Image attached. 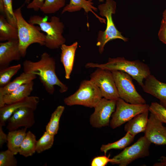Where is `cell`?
<instances>
[{
	"label": "cell",
	"mask_w": 166,
	"mask_h": 166,
	"mask_svg": "<svg viewBox=\"0 0 166 166\" xmlns=\"http://www.w3.org/2000/svg\"><path fill=\"white\" fill-rule=\"evenodd\" d=\"M163 17L162 20L166 22V9L164 10L163 13Z\"/></svg>",
	"instance_id": "cell-39"
},
{
	"label": "cell",
	"mask_w": 166,
	"mask_h": 166,
	"mask_svg": "<svg viewBox=\"0 0 166 166\" xmlns=\"http://www.w3.org/2000/svg\"><path fill=\"white\" fill-rule=\"evenodd\" d=\"M54 136L45 131L37 141L36 152L40 153L50 149L53 144Z\"/></svg>",
	"instance_id": "cell-28"
},
{
	"label": "cell",
	"mask_w": 166,
	"mask_h": 166,
	"mask_svg": "<svg viewBox=\"0 0 166 166\" xmlns=\"http://www.w3.org/2000/svg\"><path fill=\"white\" fill-rule=\"evenodd\" d=\"M154 166H166V156H162L159 162L155 163Z\"/></svg>",
	"instance_id": "cell-37"
},
{
	"label": "cell",
	"mask_w": 166,
	"mask_h": 166,
	"mask_svg": "<svg viewBox=\"0 0 166 166\" xmlns=\"http://www.w3.org/2000/svg\"><path fill=\"white\" fill-rule=\"evenodd\" d=\"M149 107L146 103L130 104L120 98L116 101L115 110L112 115L110 126L113 129L119 127L137 115L149 110Z\"/></svg>",
	"instance_id": "cell-9"
},
{
	"label": "cell",
	"mask_w": 166,
	"mask_h": 166,
	"mask_svg": "<svg viewBox=\"0 0 166 166\" xmlns=\"http://www.w3.org/2000/svg\"><path fill=\"white\" fill-rule=\"evenodd\" d=\"M149 111L162 123L166 124V108L156 102L149 105Z\"/></svg>",
	"instance_id": "cell-30"
},
{
	"label": "cell",
	"mask_w": 166,
	"mask_h": 166,
	"mask_svg": "<svg viewBox=\"0 0 166 166\" xmlns=\"http://www.w3.org/2000/svg\"><path fill=\"white\" fill-rule=\"evenodd\" d=\"M148 112L149 110L139 114L127 122L124 127L125 131L134 136L144 132L148 124Z\"/></svg>",
	"instance_id": "cell-20"
},
{
	"label": "cell",
	"mask_w": 166,
	"mask_h": 166,
	"mask_svg": "<svg viewBox=\"0 0 166 166\" xmlns=\"http://www.w3.org/2000/svg\"><path fill=\"white\" fill-rule=\"evenodd\" d=\"M15 155L8 149L0 152V166H16L18 161Z\"/></svg>",
	"instance_id": "cell-31"
},
{
	"label": "cell",
	"mask_w": 166,
	"mask_h": 166,
	"mask_svg": "<svg viewBox=\"0 0 166 166\" xmlns=\"http://www.w3.org/2000/svg\"><path fill=\"white\" fill-rule=\"evenodd\" d=\"M83 9L88 14L89 12H92L102 23H106V20L99 16L94 11L98 9L93 6L92 0H70L69 4L65 6L61 12V14L66 12H73Z\"/></svg>",
	"instance_id": "cell-18"
},
{
	"label": "cell",
	"mask_w": 166,
	"mask_h": 166,
	"mask_svg": "<svg viewBox=\"0 0 166 166\" xmlns=\"http://www.w3.org/2000/svg\"><path fill=\"white\" fill-rule=\"evenodd\" d=\"M135 136L127 132L124 136L120 140L113 143L102 145L100 148L101 151L105 154L108 151L112 149L124 148L133 141Z\"/></svg>",
	"instance_id": "cell-25"
},
{
	"label": "cell",
	"mask_w": 166,
	"mask_h": 166,
	"mask_svg": "<svg viewBox=\"0 0 166 166\" xmlns=\"http://www.w3.org/2000/svg\"><path fill=\"white\" fill-rule=\"evenodd\" d=\"M158 35L159 39L166 45V22L162 20Z\"/></svg>",
	"instance_id": "cell-35"
},
{
	"label": "cell",
	"mask_w": 166,
	"mask_h": 166,
	"mask_svg": "<svg viewBox=\"0 0 166 166\" xmlns=\"http://www.w3.org/2000/svg\"><path fill=\"white\" fill-rule=\"evenodd\" d=\"M5 16L7 21L17 28V20L12 7V0H3Z\"/></svg>",
	"instance_id": "cell-32"
},
{
	"label": "cell",
	"mask_w": 166,
	"mask_h": 166,
	"mask_svg": "<svg viewBox=\"0 0 166 166\" xmlns=\"http://www.w3.org/2000/svg\"><path fill=\"white\" fill-rule=\"evenodd\" d=\"M18 40L16 27L10 23L3 15H0V41Z\"/></svg>",
	"instance_id": "cell-23"
},
{
	"label": "cell",
	"mask_w": 166,
	"mask_h": 166,
	"mask_svg": "<svg viewBox=\"0 0 166 166\" xmlns=\"http://www.w3.org/2000/svg\"><path fill=\"white\" fill-rule=\"evenodd\" d=\"M151 143L144 136L139 138L132 145L125 148L121 152L112 158V164L126 166L136 160L149 155Z\"/></svg>",
	"instance_id": "cell-8"
},
{
	"label": "cell",
	"mask_w": 166,
	"mask_h": 166,
	"mask_svg": "<svg viewBox=\"0 0 166 166\" xmlns=\"http://www.w3.org/2000/svg\"><path fill=\"white\" fill-rule=\"evenodd\" d=\"M2 127L0 125V148H2L4 144L7 143V135L5 134L2 129Z\"/></svg>",
	"instance_id": "cell-36"
},
{
	"label": "cell",
	"mask_w": 166,
	"mask_h": 166,
	"mask_svg": "<svg viewBox=\"0 0 166 166\" xmlns=\"http://www.w3.org/2000/svg\"><path fill=\"white\" fill-rule=\"evenodd\" d=\"M112 159L105 156H98L94 158L92 160L91 166H105L109 162L111 163Z\"/></svg>",
	"instance_id": "cell-33"
},
{
	"label": "cell",
	"mask_w": 166,
	"mask_h": 166,
	"mask_svg": "<svg viewBox=\"0 0 166 166\" xmlns=\"http://www.w3.org/2000/svg\"><path fill=\"white\" fill-rule=\"evenodd\" d=\"M28 22L33 25H37L41 30L46 34L45 45L51 49L60 48L66 40L63 35L65 26L60 18L56 16L51 17L50 21L38 15L31 16Z\"/></svg>",
	"instance_id": "cell-4"
},
{
	"label": "cell",
	"mask_w": 166,
	"mask_h": 166,
	"mask_svg": "<svg viewBox=\"0 0 166 166\" xmlns=\"http://www.w3.org/2000/svg\"><path fill=\"white\" fill-rule=\"evenodd\" d=\"M23 72L38 75L40 81L49 93H53L54 86L59 88L61 93L68 90V87L59 79L56 73V62L53 58L46 52L43 53L38 61L26 60L23 62Z\"/></svg>",
	"instance_id": "cell-1"
},
{
	"label": "cell",
	"mask_w": 166,
	"mask_h": 166,
	"mask_svg": "<svg viewBox=\"0 0 166 166\" xmlns=\"http://www.w3.org/2000/svg\"><path fill=\"white\" fill-rule=\"evenodd\" d=\"M34 111L28 107H22L17 109L7 120L6 129L11 131L22 127L27 128H31L35 122Z\"/></svg>",
	"instance_id": "cell-12"
},
{
	"label": "cell",
	"mask_w": 166,
	"mask_h": 166,
	"mask_svg": "<svg viewBox=\"0 0 166 166\" xmlns=\"http://www.w3.org/2000/svg\"><path fill=\"white\" fill-rule=\"evenodd\" d=\"M45 0H33L27 6L29 9H33L35 11H38L43 6Z\"/></svg>",
	"instance_id": "cell-34"
},
{
	"label": "cell",
	"mask_w": 166,
	"mask_h": 166,
	"mask_svg": "<svg viewBox=\"0 0 166 166\" xmlns=\"http://www.w3.org/2000/svg\"><path fill=\"white\" fill-rule=\"evenodd\" d=\"M37 141L35 135L30 131H28L21 145L18 153L26 158L32 156L36 152Z\"/></svg>",
	"instance_id": "cell-24"
},
{
	"label": "cell",
	"mask_w": 166,
	"mask_h": 166,
	"mask_svg": "<svg viewBox=\"0 0 166 166\" xmlns=\"http://www.w3.org/2000/svg\"><path fill=\"white\" fill-rule=\"evenodd\" d=\"M21 57L18 40L0 43V69L8 67L11 61H19Z\"/></svg>",
	"instance_id": "cell-15"
},
{
	"label": "cell",
	"mask_w": 166,
	"mask_h": 166,
	"mask_svg": "<svg viewBox=\"0 0 166 166\" xmlns=\"http://www.w3.org/2000/svg\"><path fill=\"white\" fill-rule=\"evenodd\" d=\"M37 78V75L23 72L13 81L0 87V100L6 95L11 92L21 85L28 83Z\"/></svg>",
	"instance_id": "cell-21"
},
{
	"label": "cell",
	"mask_w": 166,
	"mask_h": 166,
	"mask_svg": "<svg viewBox=\"0 0 166 166\" xmlns=\"http://www.w3.org/2000/svg\"><path fill=\"white\" fill-rule=\"evenodd\" d=\"M116 101L101 99L90 117V123L93 127L99 128L109 125L110 118L115 110Z\"/></svg>",
	"instance_id": "cell-11"
},
{
	"label": "cell",
	"mask_w": 166,
	"mask_h": 166,
	"mask_svg": "<svg viewBox=\"0 0 166 166\" xmlns=\"http://www.w3.org/2000/svg\"><path fill=\"white\" fill-rule=\"evenodd\" d=\"M27 128L9 131L7 134V147L8 149L15 155L19 152L21 145L24 139Z\"/></svg>",
	"instance_id": "cell-22"
},
{
	"label": "cell",
	"mask_w": 166,
	"mask_h": 166,
	"mask_svg": "<svg viewBox=\"0 0 166 166\" xmlns=\"http://www.w3.org/2000/svg\"><path fill=\"white\" fill-rule=\"evenodd\" d=\"M99 2H103L105 0H98Z\"/></svg>",
	"instance_id": "cell-41"
},
{
	"label": "cell",
	"mask_w": 166,
	"mask_h": 166,
	"mask_svg": "<svg viewBox=\"0 0 166 166\" xmlns=\"http://www.w3.org/2000/svg\"><path fill=\"white\" fill-rule=\"evenodd\" d=\"M145 80L142 87L143 90L158 99L160 104L166 108V83L160 81L151 74Z\"/></svg>",
	"instance_id": "cell-16"
},
{
	"label": "cell",
	"mask_w": 166,
	"mask_h": 166,
	"mask_svg": "<svg viewBox=\"0 0 166 166\" xmlns=\"http://www.w3.org/2000/svg\"><path fill=\"white\" fill-rule=\"evenodd\" d=\"M102 98L99 89L93 81L84 80L81 82L77 90L65 98L64 102L68 106L78 105L92 108Z\"/></svg>",
	"instance_id": "cell-6"
},
{
	"label": "cell",
	"mask_w": 166,
	"mask_h": 166,
	"mask_svg": "<svg viewBox=\"0 0 166 166\" xmlns=\"http://www.w3.org/2000/svg\"><path fill=\"white\" fill-rule=\"evenodd\" d=\"M33 81L24 84L10 93L5 95L0 100V108L22 100L30 96L33 89Z\"/></svg>",
	"instance_id": "cell-19"
},
{
	"label": "cell",
	"mask_w": 166,
	"mask_h": 166,
	"mask_svg": "<svg viewBox=\"0 0 166 166\" xmlns=\"http://www.w3.org/2000/svg\"><path fill=\"white\" fill-rule=\"evenodd\" d=\"M25 0L26 2L29 3L30 0Z\"/></svg>",
	"instance_id": "cell-40"
},
{
	"label": "cell",
	"mask_w": 166,
	"mask_h": 166,
	"mask_svg": "<svg viewBox=\"0 0 166 166\" xmlns=\"http://www.w3.org/2000/svg\"><path fill=\"white\" fill-rule=\"evenodd\" d=\"M85 67L98 68L111 72H123L130 75L141 87L144 85V80L151 74L150 68L146 64L138 60H128L123 57L109 58L108 62L104 64L88 63Z\"/></svg>",
	"instance_id": "cell-2"
},
{
	"label": "cell",
	"mask_w": 166,
	"mask_h": 166,
	"mask_svg": "<svg viewBox=\"0 0 166 166\" xmlns=\"http://www.w3.org/2000/svg\"><path fill=\"white\" fill-rule=\"evenodd\" d=\"M65 109V107L59 105L52 113L49 121L45 127V131L55 136L57 133L59 121Z\"/></svg>",
	"instance_id": "cell-26"
},
{
	"label": "cell",
	"mask_w": 166,
	"mask_h": 166,
	"mask_svg": "<svg viewBox=\"0 0 166 166\" xmlns=\"http://www.w3.org/2000/svg\"><path fill=\"white\" fill-rule=\"evenodd\" d=\"M39 98L36 96H29L25 98L0 108V125L3 126L6 123L17 109L22 107L30 108L34 110L37 109Z\"/></svg>",
	"instance_id": "cell-14"
},
{
	"label": "cell",
	"mask_w": 166,
	"mask_h": 166,
	"mask_svg": "<svg viewBox=\"0 0 166 166\" xmlns=\"http://www.w3.org/2000/svg\"><path fill=\"white\" fill-rule=\"evenodd\" d=\"M0 11L1 14L5 16L4 6L3 0H0Z\"/></svg>",
	"instance_id": "cell-38"
},
{
	"label": "cell",
	"mask_w": 166,
	"mask_h": 166,
	"mask_svg": "<svg viewBox=\"0 0 166 166\" xmlns=\"http://www.w3.org/2000/svg\"><path fill=\"white\" fill-rule=\"evenodd\" d=\"M20 64L0 69V87L4 86L10 81L12 77L20 69Z\"/></svg>",
	"instance_id": "cell-27"
},
{
	"label": "cell",
	"mask_w": 166,
	"mask_h": 166,
	"mask_svg": "<svg viewBox=\"0 0 166 166\" xmlns=\"http://www.w3.org/2000/svg\"><path fill=\"white\" fill-rule=\"evenodd\" d=\"M78 45V42H76L70 45L63 44L60 47L61 50L60 61L64 66L65 77L67 79L70 78Z\"/></svg>",
	"instance_id": "cell-17"
},
{
	"label": "cell",
	"mask_w": 166,
	"mask_h": 166,
	"mask_svg": "<svg viewBox=\"0 0 166 166\" xmlns=\"http://www.w3.org/2000/svg\"><path fill=\"white\" fill-rule=\"evenodd\" d=\"M144 136L151 143L166 145V127L153 114L150 113Z\"/></svg>",
	"instance_id": "cell-13"
},
{
	"label": "cell",
	"mask_w": 166,
	"mask_h": 166,
	"mask_svg": "<svg viewBox=\"0 0 166 166\" xmlns=\"http://www.w3.org/2000/svg\"><path fill=\"white\" fill-rule=\"evenodd\" d=\"M112 72L120 98L130 104L146 103L145 100L137 92L130 75L121 71Z\"/></svg>",
	"instance_id": "cell-7"
},
{
	"label": "cell",
	"mask_w": 166,
	"mask_h": 166,
	"mask_svg": "<svg viewBox=\"0 0 166 166\" xmlns=\"http://www.w3.org/2000/svg\"><path fill=\"white\" fill-rule=\"evenodd\" d=\"M16 19L19 46L22 57H25L28 47L37 43L45 45L46 35L41 32L39 26H35L26 21L23 17L21 7L14 10Z\"/></svg>",
	"instance_id": "cell-3"
},
{
	"label": "cell",
	"mask_w": 166,
	"mask_h": 166,
	"mask_svg": "<svg viewBox=\"0 0 166 166\" xmlns=\"http://www.w3.org/2000/svg\"><path fill=\"white\" fill-rule=\"evenodd\" d=\"M90 75V80L99 89L102 97L108 100H117L120 98L112 72L100 68Z\"/></svg>",
	"instance_id": "cell-10"
},
{
	"label": "cell",
	"mask_w": 166,
	"mask_h": 166,
	"mask_svg": "<svg viewBox=\"0 0 166 166\" xmlns=\"http://www.w3.org/2000/svg\"><path fill=\"white\" fill-rule=\"evenodd\" d=\"M65 0H45L40 10L44 14H54L64 7Z\"/></svg>",
	"instance_id": "cell-29"
},
{
	"label": "cell",
	"mask_w": 166,
	"mask_h": 166,
	"mask_svg": "<svg viewBox=\"0 0 166 166\" xmlns=\"http://www.w3.org/2000/svg\"><path fill=\"white\" fill-rule=\"evenodd\" d=\"M116 7V2L113 0H105V3L98 6V9L100 15L105 17L106 21L105 30L99 31L97 38L96 45L101 54L103 53L106 44L109 42L117 39H121L124 42L128 40L118 30L113 22L112 15L115 14Z\"/></svg>",
	"instance_id": "cell-5"
}]
</instances>
